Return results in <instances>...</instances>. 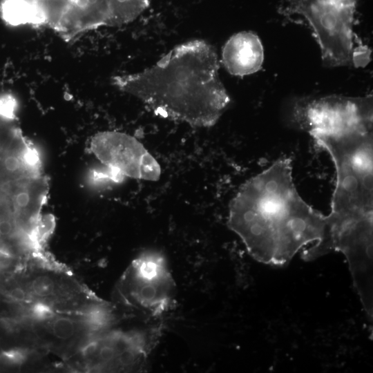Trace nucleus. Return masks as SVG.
Listing matches in <instances>:
<instances>
[{"label":"nucleus","mask_w":373,"mask_h":373,"mask_svg":"<svg viewBox=\"0 0 373 373\" xmlns=\"http://www.w3.org/2000/svg\"><path fill=\"white\" fill-rule=\"evenodd\" d=\"M90 149L119 181L124 177L145 181H157L160 178L158 162L129 134L115 131L99 132L92 138Z\"/></svg>","instance_id":"obj_6"},{"label":"nucleus","mask_w":373,"mask_h":373,"mask_svg":"<svg viewBox=\"0 0 373 373\" xmlns=\"http://www.w3.org/2000/svg\"><path fill=\"white\" fill-rule=\"evenodd\" d=\"M31 312L34 318L39 321L50 320L55 317L52 309L43 303H35L32 307Z\"/></svg>","instance_id":"obj_12"},{"label":"nucleus","mask_w":373,"mask_h":373,"mask_svg":"<svg viewBox=\"0 0 373 373\" xmlns=\"http://www.w3.org/2000/svg\"><path fill=\"white\" fill-rule=\"evenodd\" d=\"M50 21L89 19L109 12L122 0H6Z\"/></svg>","instance_id":"obj_8"},{"label":"nucleus","mask_w":373,"mask_h":373,"mask_svg":"<svg viewBox=\"0 0 373 373\" xmlns=\"http://www.w3.org/2000/svg\"><path fill=\"white\" fill-rule=\"evenodd\" d=\"M355 6L333 0H285L281 15L303 16L309 23L321 47L322 59L328 66L353 62V24Z\"/></svg>","instance_id":"obj_4"},{"label":"nucleus","mask_w":373,"mask_h":373,"mask_svg":"<svg viewBox=\"0 0 373 373\" xmlns=\"http://www.w3.org/2000/svg\"><path fill=\"white\" fill-rule=\"evenodd\" d=\"M227 226L262 263L286 264L309 243L315 244L303 251V259L326 254L327 216L300 197L287 157L277 160L240 186L229 203Z\"/></svg>","instance_id":"obj_1"},{"label":"nucleus","mask_w":373,"mask_h":373,"mask_svg":"<svg viewBox=\"0 0 373 373\" xmlns=\"http://www.w3.org/2000/svg\"><path fill=\"white\" fill-rule=\"evenodd\" d=\"M99 346V338L92 339L87 342L82 348L81 353L84 357L87 358H92L95 356L97 347Z\"/></svg>","instance_id":"obj_14"},{"label":"nucleus","mask_w":373,"mask_h":373,"mask_svg":"<svg viewBox=\"0 0 373 373\" xmlns=\"http://www.w3.org/2000/svg\"><path fill=\"white\" fill-rule=\"evenodd\" d=\"M294 117L310 135L372 122V97L331 95L302 101L295 106Z\"/></svg>","instance_id":"obj_7"},{"label":"nucleus","mask_w":373,"mask_h":373,"mask_svg":"<svg viewBox=\"0 0 373 373\" xmlns=\"http://www.w3.org/2000/svg\"><path fill=\"white\" fill-rule=\"evenodd\" d=\"M9 296L16 300H23L26 298V293L23 289L20 287H15L10 291Z\"/></svg>","instance_id":"obj_15"},{"label":"nucleus","mask_w":373,"mask_h":373,"mask_svg":"<svg viewBox=\"0 0 373 373\" xmlns=\"http://www.w3.org/2000/svg\"><path fill=\"white\" fill-rule=\"evenodd\" d=\"M31 292L38 297H48L54 294L56 284L52 277L40 275L35 277L30 282Z\"/></svg>","instance_id":"obj_11"},{"label":"nucleus","mask_w":373,"mask_h":373,"mask_svg":"<svg viewBox=\"0 0 373 373\" xmlns=\"http://www.w3.org/2000/svg\"><path fill=\"white\" fill-rule=\"evenodd\" d=\"M213 46L202 39L180 44L142 71L111 82L164 118L191 126H214L231 102L218 75Z\"/></svg>","instance_id":"obj_2"},{"label":"nucleus","mask_w":373,"mask_h":373,"mask_svg":"<svg viewBox=\"0 0 373 373\" xmlns=\"http://www.w3.org/2000/svg\"><path fill=\"white\" fill-rule=\"evenodd\" d=\"M346 5L355 6L356 0H333Z\"/></svg>","instance_id":"obj_16"},{"label":"nucleus","mask_w":373,"mask_h":373,"mask_svg":"<svg viewBox=\"0 0 373 373\" xmlns=\"http://www.w3.org/2000/svg\"><path fill=\"white\" fill-rule=\"evenodd\" d=\"M122 298L148 318L169 312L175 296V283L162 253L149 250L135 258L119 287Z\"/></svg>","instance_id":"obj_5"},{"label":"nucleus","mask_w":373,"mask_h":373,"mask_svg":"<svg viewBox=\"0 0 373 373\" xmlns=\"http://www.w3.org/2000/svg\"><path fill=\"white\" fill-rule=\"evenodd\" d=\"M2 356L10 363L21 364L25 361L26 354L22 350L14 349L4 352L2 354Z\"/></svg>","instance_id":"obj_13"},{"label":"nucleus","mask_w":373,"mask_h":373,"mask_svg":"<svg viewBox=\"0 0 373 373\" xmlns=\"http://www.w3.org/2000/svg\"><path fill=\"white\" fill-rule=\"evenodd\" d=\"M311 136L328 152L336 172L328 223L372 219V124Z\"/></svg>","instance_id":"obj_3"},{"label":"nucleus","mask_w":373,"mask_h":373,"mask_svg":"<svg viewBox=\"0 0 373 373\" xmlns=\"http://www.w3.org/2000/svg\"><path fill=\"white\" fill-rule=\"evenodd\" d=\"M77 329L78 325L75 320L67 316L53 317L50 323L53 336L62 341L73 338Z\"/></svg>","instance_id":"obj_10"},{"label":"nucleus","mask_w":373,"mask_h":373,"mask_svg":"<svg viewBox=\"0 0 373 373\" xmlns=\"http://www.w3.org/2000/svg\"><path fill=\"white\" fill-rule=\"evenodd\" d=\"M264 60L263 46L259 37L251 32L232 35L222 51V62L227 70L235 76H245L257 72Z\"/></svg>","instance_id":"obj_9"}]
</instances>
